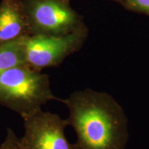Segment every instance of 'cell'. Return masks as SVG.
<instances>
[{
  "mask_svg": "<svg viewBox=\"0 0 149 149\" xmlns=\"http://www.w3.org/2000/svg\"><path fill=\"white\" fill-rule=\"evenodd\" d=\"M68 126L77 135L76 149H125L128 118L111 95L86 88L72 93L63 102Z\"/></svg>",
  "mask_w": 149,
  "mask_h": 149,
  "instance_id": "obj_1",
  "label": "cell"
},
{
  "mask_svg": "<svg viewBox=\"0 0 149 149\" xmlns=\"http://www.w3.org/2000/svg\"><path fill=\"white\" fill-rule=\"evenodd\" d=\"M126 5L133 10L149 14V0H125Z\"/></svg>",
  "mask_w": 149,
  "mask_h": 149,
  "instance_id": "obj_9",
  "label": "cell"
},
{
  "mask_svg": "<svg viewBox=\"0 0 149 149\" xmlns=\"http://www.w3.org/2000/svg\"><path fill=\"white\" fill-rule=\"evenodd\" d=\"M29 35L22 0L0 3V46Z\"/></svg>",
  "mask_w": 149,
  "mask_h": 149,
  "instance_id": "obj_6",
  "label": "cell"
},
{
  "mask_svg": "<svg viewBox=\"0 0 149 149\" xmlns=\"http://www.w3.org/2000/svg\"><path fill=\"white\" fill-rule=\"evenodd\" d=\"M57 100L52 92L49 76L26 65H20L0 74V104L21 115L42 109L48 102Z\"/></svg>",
  "mask_w": 149,
  "mask_h": 149,
  "instance_id": "obj_2",
  "label": "cell"
},
{
  "mask_svg": "<svg viewBox=\"0 0 149 149\" xmlns=\"http://www.w3.org/2000/svg\"><path fill=\"white\" fill-rule=\"evenodd\" d=\"M86 36L84 26L64 35H28L22 37L26 65L37 71L58 66L76 51Z\"/></svg>",
  "mask_w": 149,
  "mask_h": 149,
  "instance_id": "obj_4",
  "label": "cell"
},
{
  "mask_svg": "<svg viewBox=\"0 0 149 149\" xmlns=\"http://www.w3.org/2000/svg\"><path fill=\"white\" fill-rule=\"evenodd\" d=\"M22 118L25 133L21 139L25 149H76L65 136L67 120L42 109Z\"/></svg>",
  "mask_w": 149,
  "mask_h": 149,
  "instance_id": "obj_5",
  "label": "cell"
},
{
  "mask_svg": "<svg viewBox=\"0 0 149 149\" xmlns=\"http://www.w3.org/2000/svg\"><path fill=\"white\" fill-rule=\"evenodd\" d=\"M29 35H64L84 27L81 17L64 0H22Z\"/></svg>",
  "mask_w": 149,
  "mask_h": 149,
  "instance_id": "obj_3",
  "label": "cell"
},
{
  "mask_svg": "<svg viewBox=\"0 0 149 149\" xmlns=\"http://www.w3.org/2000/svg\"><path fill=\"white\" fill-rule=\"evenodd\" d=\"M64 1H66V2H68V1H69V0H64Z\"/></svg>",
  "mask_w": 149,
  "mask_h": 149,
  "instance_id": "obj_10",
  "label": "cell"
},
{
  "mask_svg": "<svg viewBox=\"0 0 149 149\" xmlns=\"http://www.w3.org/2000/svg\"><path fill=\"white\" fill-rule=\"evenodd\" d=\"M0 149H25L22 139L18 138L13 130L10 128L7 129L5 140L0 146Z\"/></svg>",
  "mask_w": 149,
  "mask_h": 149,
  "instance_id": "obj_8",
  "label": "cell"
},
{
  "mask_svg": "<svg viewBox=\"0 0 149 149\" xmlns=\"http://www.w3.org/2000/svg\"><path fill=\"white\" fill-rule=\"evenodd\" d=\"M20 65H26L22 37L0 46V74Z\"/></svg>",
  "mask_w": 149,
  "mask_h": 149,
  "instance_id": "obj_7",
  "label": "cell"
}]
</instances>
